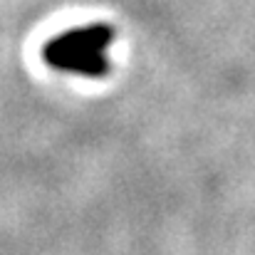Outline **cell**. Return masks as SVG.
Masks as SVG:
<instances>
[{
  "label": "cell",
  "mask_w": 255,
  "mask_h": 255,
  "mask_svg": "<svg viewBox=\"0 0 255 255\" xmlns=\"http://www.w3.org/2000/svg\"><path fill=\"white\" fill-rule=\"evenodd\" d=\"M109 30L104 27H89L77 30L70 35H62L60 40H52L45 47L47 65L67 72H80L87 77H102L109 65L104 60V50L109 45Z\"/></svg>",
  "instance_id": "1"
}]
</instances>
